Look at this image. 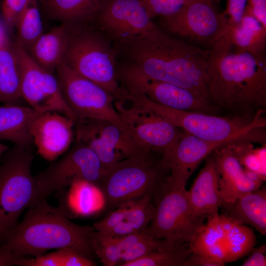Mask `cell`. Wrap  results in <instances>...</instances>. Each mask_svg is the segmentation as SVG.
<instances>
[{
    "label": "cell",
    "mask_w": 266,
    "mask_h": 266,
    "mask_svg": "<svg viewBox=\"0 0 266 266\" xmlns=\"http://www.w3.org/2000/svg\"><path fill=\"white\" fill-rule=\"evenodd\" d=\"M118 43L120 52L127 60L123 66L146 77L188 89L211 102L208 72L210 50L157 27Z\"/></svg>",
    "instance_id": "6da1fadb"
},
{
    "label": "cell",
    "mask_w": 266,
    "mask_h": 266,
    "mask_svg": "<svg viewBox=\"0 0 266 266\" xmlns=\"http://www.w3.org/2000/svg\"><path fill=\"white\" fill-rule=\"evenodd\" d=\"M208 72L210 97L219 107L266 110V56L236 52L221 38L210 49Z\"/></svg>",
    "instance_id": "7a4b0ae2"
},
{
    "label": "cell",
    "mask_w": 266,
    "mask_h": 266,
    "mask_svg": "<svg viewBox=\"0 0 266 266\" xmlns=\"http://www.w3.org/2000/svg\"><path fill=\"white\" fill-rule=\"evenodd\" d=\"M93 226H80L69 219L60 206L42 200L29 208L23 219L11 230L0 251L18 257H33L51 249L71 248L93 261Z\"/></svg>",
    "instance_id": "3957f363"
},
{
    "label": "cell",
    "mask_w": 266,
    "mask_h": 266,
    "mask_svg": "<svg viewBox=\"0 0 266 266\" xmlns=\"http://www.w3.org/2000/svg\"><path fill=\"white\" fill-rule=\"evenodd\" d=\"M127 100L147 108L173 125L199 138L210 142L233 143L250 142L266 144V110L253 115L219 116L200 111L169 108L149 100L142 94H131Z\"/></svg>",
    "instance_id": "277c9868"
},
{
    "label": "cell",
    "mask_w": 266,
    "mask_h": 266,
    "mask_svg": "<svg viewBox=\"0 0 266 266\" xmlns=\"http://www.w3.org/2000/svg\"><path fill=\"white\" fill-rule=\"evenodd\" d=\"M31 148L14 145L0 161V246L26 209L36 204Z\"/></svg>",
    "instance_id": "5b68a950"
},
{
    "label": "cell",
    "mask_w": 266,
    "mask_h": 266,
    "mask_svg": "<svg viewBox=\"0 0 266 266\" xmlns=\"http://www.w3.org/2000/svg\"><path fill=\"white\" fill-rule=\"evenodd\" d=\"M68 25L62 63L99 85L114 98L120 92L115 53L105 39L79 25Z\"/></svg>",
    "instance_id": "8992f818"
},
{
    "label": "cell",
    "mask_w": 266,
    "mask_h": 266,
    "mask_svg": "<svg viewBox=\"0 0 266 266\" xmlns=\"http://www.w3.org/2000/svg\"><path fill=\"white\" fill-rule=\"evenodd\" d=\"M158 154L148 150L124 159L107 170L100 186L106 204L119 205L153 194L161 188L166 181H162L163 173L168 169L163 165L162 159L156 160Z\"/></svg>",
    "instance_id": "52a82bcc"
},
{
    "label": "cell",
    "mask_w": 266,
    "mask_h": 266,
    "mask_svg": "<svg viewBox=\"0 0 266 266\" xmlns=\"http://www.w3.org/2000/svg\"><path fill=\"white\" fill-rule=\"evenodd\" d=\"M162 189L153 218L143 232L172 245L190 244L204 227L207 217L194 212L186 189L175 188L167 180Z\"/></svg>",
    "instance_id": "ba28073f"
},
{
    "label": "cell",
    "mask_w": 266,
    "mask_h": 266,
    "mask_svg": "<svg viewBox=\"0 0 266 266\" xmlns=\"http://www.w3.org/2000/svg\"><path fill=\"white\" fill-rule=\"evenodd\" d=\"M74 141L61 159L34 176L36 203L47 200L52 192L66 188L77 180L87 181L100 186L106 169L91 149Z\"/></svg>",
    "instance_id": "9c48e42d"
},
{
    "label": "cell",
    "mask_w": 266,
    "mask_h": 266,
    "mask_svg": "<svg viewBox=\"0 0 266 266\" xmlns=\"http://www.w3.org/2000/svg\"><path fill=\"white\" fill-rule=\"evenodd\" d=\"M56 71L63 99L76 120L84 118L108 120L131 135L114 107V98L110 94L63 63Z\"/></svg>",
    "instance_id": "30bf717a"
},
{
    "label": "cell",
    "mask_w": 266,
    "mask_h": 266,
    "mask_svg": "<svg viewBox=\"0 0 266 266\" xmlns=\"http://www.w3.org/2000/svg\"><path fill=\"white\" fill-rule=\"evenodd\" d=\"M166 32L190 43L210 50L228 25L210 0H192L175 14L162 17Z\"/></svg>",
    "instance_id": "8fae6325"
},
{
    "label": "cell",
    "mask_w": 266,
    "mask_h": 266,
    "mask_svg": "<svg viewBox=\"0 0 266 266\" xmlns=\"http://www.w3.org/2000/svg\"><path fill=\"white\" fill-rule=\"evenodd\" d=\"M114 105L121 121L140 147L153 151L162 158L170 153L182 130L153 111L124 100L114 99Z\"/></svg>",
    "instance_id": "7c38bea8"
},
{
    "label": "cell",
    "mask_w": 266,
    "mask_h": 266,
    "mask_svg": "<svg viewBox=\"0 0 266 266\" xmlns=\"http://www.w3.org/2000/svg\"><path fill=\"white\" fill-rule=\"evenodd\" d=\"M117 78L122 91L143 95L169 108L214 115H217L220 109L188 89L146 77L122 65L117 66Z\"/></svg>",
    "instance_id": "4fadbf2b"
},
{
    "label": "cell",
    "mask_w": 266,
    "mask_h": 266,
    "mask_svg": "<svg viewBox=\"0 0 266 266\" xmlns=\"http://www.w3.org/2000/svg\"><path fill=\"white\" fill-rule=\"evenodd\" d=\"M74 140L91 149L106 171L119 161L148 150L108 120L78 119L74 122Z\"/></svg>",
    "instance_id": "5bb4252c"
},
{
    "label": "cell",
    "mask_w": 266,
    "mask_h": 266,
    "mask_svg": "<svg viewBox=\"0 0 266 266\" xmlns=\"http://www.w3.org/2000/svg\"><path fill=\"white\" fill-rule=\"evenodd\" d=\"M20 69L22 99L39 113L56 112L75 122L65 101L57 77L40 66L21 46L14 43Z\"/></svg>",
    "instance_id": "9a60e30c"
},
{
    "label": "cell",
    "mask_w": 266,
    "mask_h": 266,
    "mask_svg": "<svg viewBox=\"0 0 266 266\" xmlns=\"http://www.w3.org/2000/svg\"><path fill=\"white\" fill-rule=\"evenodd\" d=\"M96 18L101 30L118 42L157 27L142 0H101Z\"/></svg>",
    "instance_id": "2e32d148"
},
{
    "label": "cell",
    "mask_w": 266,
    "mask_h": 266,
    "mask_svg": "<svg viewBox=\"0 0 266 266\" xmlns=\"http://www.w3.org/2000/svg\"><path fill=\"white\" fill-rule=\"evenodd\" d=\"M229 144L204 140L183 131L172 151L162 158L170 172L167 181L175 188L186 189L188 180L200 164L216 149Z\"/></svg>",
    "instance_id": "e0dca14e"
},
{
    "label": "cell",
    "mask_w": 266,
    "mask_h": 266,
    "mask_svg": "<svg viewBox=\"0 0 266 266\" xmlns=\"http://www.w3.org/2000/svg\"><path fill=\"white\" fill-rule=\"evenodd\" d=\"M74 122L56 112L40 113L31 129L33 144L44 160L55 161L70 148L74 137Z\"/></svg>",
    "instance_id": "ac0fdd59"
},
{
    "label": "cell",
    "mask_w": 266,
    "mask_h": 266,
    "mask_svg": "<svg viewBox=\"0 0 266 266\" xmlns=\"http://www.w3.org/2000/svg\"><path fill=\"white\" fill-rule=\"evenodd\" d=\"M231 144L213 152L219 174L220 195L226 209L243 195L262 186L247 177L233 154Z\"/></svg>",
    "instance_id": "d6986e66"
},
{
    "label": "cell",
    "mask_w": 266,
    "mask_h": 266,
    "mask_svg": "<svg viewBox=\"0 0 266 266\" xmlns=\"http://www.w3.org/2000/svg\"><path fill=\"white\" fill-rule=\"evenodd\" d=\"M205 160L204 166L187 190V195L194 212L207 218L218 214L223 203L220 195L219 174L213 152Z\"/></svg>",
    "instance_id": "ffe728a7"
},
{
    "label": "cell",
    "mask_w": 266,
    "mask_h": 266,
    "mask_svg": "<svg viewBox=\"0 0 266 266\" xmlns=\"http://www.w3.org/2000/svg\"><path fill=\"white\" fill-rule=\"evenodd\" d=\"M65 191H59L60 206L67 216L88 217L100 211L105 206L103 193L98 185L85 180H77Z\"/></svg>",
    "instance_id": "44dd1931"
},
{
    "label": "cell",
    "mask_w": 266,
    "mask_h": 266,
    "mask_svg": "<svg viewBox=\"0 0 266 266\" xmlns=\"http://www.w3.org/2000/svg\"><path fill=\"white\" fill-rule=\"evenodd\" d=\"M40 113L30 106L19 104L0 106V140L32 148L33 121Z\"/></svg>",
    "instance_id": "7402d4cb"
},
{
    "label": "cell",
    "mask_w": 266,
    "mask_h": 266,
    "mask_svg": "<svg viewBox=\"0 0 266 266\" xmlns=\"http://www.w3.org/2000/svg\"><path fill=\"white\" fill-rule=\"evenodd\" d=\"M224 34L229 39L234 51L266 56V27L246 8L240 22L232 28L227 26Z\"/></svg>",
    "instance_id": "603a6c76"
},
{
    "label": "cell",
    "mask_w": 266,
    "mask_h": 266,
    "mask_svg": "<svg viewBox=\"0 0 266 266\" xmlns=\"http://www.w3.org/2000/svg\"><path fill=\"white\" fill-rule=\"evenodd\" d=\"M68 25L62 23L43 33L27 51L40 66L53 73L62 63L66 48Z\"/></svg>",
    "instance_id": "cb8c5ba5"
},
{
    "label": "cell",
    "mask_w": 266,
    "mask_h": 266,
    "mask_svg": "<svg viewBox=\"0 0 266 266\" xmlns=\"http://www.w3.org/2000/svg\"><path fill=\"white\" fill-rule=\"evenodd\" d=\"M226 214L234 222L249 225L263 235L266 234V189L260 188L238 198Z\"/></svg>",
    "instance_id": "d4e9b609"
},
{
    "label": "cell",
    "mask_w": 266,
    "mask_h": 266,
    "mask_svg": "<svg viewBox=\"0 0 266 266\" xmlns=\"http://www.w3.org/2000/svg\"><path fill=\"white\" fill-rule=\"evenodd\" d=\"M22 98L18 58L14 43L6 37L0 42V100L18 104Z\"/></svg>",
    "instance_id": "484cf974"
},
{
    "label": "cell",
    "mask_w": 266,
    "mask_h": 266,
    "mask_svg": "<svg viewBox=\"0 0 266 266\" xmlns=\"http://www.w3.org/2000/svg\"><path fill=\"white\" fill-rule=\"evenodd\" d=\"M207 222L190 244L192 252L205 255L226 264L228 225L219 213L206 218Z\"/></svg>",
    "instance_id": "4316f807"
},
{
    "label": "cell",
    "mask_w": 266,
    "mask_h": 266,
    "mask_svg": "<svg viewBox=\"0 0 266 266\" xmlns=\"http://www.w3.org/2000/svg\"><path fill=\"white\" fill-rule=\"evenodd\" d=\"M101 0H47L46 13L51 20L69 25H80L97 17Z\"/></svg>",
    "instance_id": "83f0119b"
},
{
    "label": "cell",
    "mask_w": 266,
    "mask_h": 266,
    "mask_svg": "<svg viewBox=\"0 0 266 266\" xmlns=\"http://www.w3.org/2000/svg\"><path fill=\"white\" fill-rule=\"evenodd\" d=\"M192 253L190 244L162 248L120 266H183Z\"/></svg>",
    "instance_id": "f1b7e54d"
},
{
    "label": "cell",
    "mask_w": 266,
    "mask_h": 266,
    "mask_svg": "<svg viewBox=\"0 0 266 266\" xmlns=\"http://www.w3.org/2000/svg\"><path fill=\"white\" fill-rule=\"evenodd\" d=\"M37 1L30 0L15 26L17 30L16 43L27 51L43 33L41 17Z\"/></svg>",
    "instance_id": "f546056e"
},
{
    "label": "cell",
    "mask_w": 266,
    "mask_h": 266,
    "mask_svg": "<svg viewBox=\"0 0 266 266\" xmlns=\"http://www.w3.org/2000/svg\"><path fill=\"white\" fill-rule=\"evenodd\" d=\"M226 262L235 261L252 252L256 238L253 231L247 226L233 221L227 230Z\"/></svg>",
    "instance_id": "4dcf8cb0"
},
{
    "label": "cell",
    "mask_w": 266,
    "mask_h": 266,
    "mask_svg": "<svg viewBox=\"0 0 266 266\" xmlns=\"http://www.w3.org/2000/svg\"><path fill=\"white\" fill-rule=\"evenodd\" d=\"M253 143L239 142L231 144L233 154L243 168L266 177V144L255 148Z\"/></svg>",
    "instance_id": "1f68e13d"
},
{
    "label": "cell",
    "mask_w": 266,
    "mask_h": 266,
    "mask_svg": "<svg viewBox=\"0 0 266 266\" xmlns=\"http://www.w3.org/2000/svg\"><path fill=\"white\" fill-rule=\"evenodd\" d=\"M128 207L125 221L136 232H142L150 224L155 211L152 194L145 195L138 199L127 201Z\"/></svg>",
    "instance_id": "d6a6232c"
},
{
    "label": "cell",
    "mask_w": 266,
    "mask_h": 266,
    "mask_svg": "<svg viewBox=\"0 0 266 266\" xmlns=\"http://www.w3.org/2000/svg\"><path fill=\"white\" fill-rule=\"evenodd\" d=\"M92 245L96 256L103 266H114L119 264L122 252L117 237L94 231L92 235Z\"/></svg>",
    "instance_id": "836d02e7"
},
{
    "label": "cell",
    "mask_w": 266,
    "mask_h": 266,
    "mask_svg": "<svg viewBox=\"0 0 266 266\" xmlns=\"http://www.w3.org/2000/svg\"><path fill=\"white\" fill-rule=\"evenodd\" d=\"M141 237L131 247L122 253L119 266L138 259L156 250L172 245L166 240L151 237L143 232Z\"/></svg>",
    "instance_id": "e575fe53"
},
{
    "label": "cell",
    "mask_w": 266,
    "mask_h": 266,
    "mask_svg": "<svg viewBox=\"0 0 266 266\" xmlns=\"http://www.w3.org/2000/svg\"><path fill=\"white\" fill-rule=\"evenodd\" d=\"M151 19L173 15L192 0H142Z\"/></svg>",
    "instance_id": "d590c367"
},
{
    "label": "cell",
    "mask_w": 266,
    "mask_h": 266,
    "mask_svg": "<svg viewBox=\"0 0 266 266\" xmlns=\"http://www.w3.org/2000/svg\"><path fill=\"white\" fill-rule=\"evenodd\" d=\"M30 0H2L1 16L4 24L8 28L15 27Z\"/></svg>",
    "instance_id": "8d00e7d4"
},
{
    "label": "cell",
    "mask_w": 266,
    "mask_h": 266,
    "mask_svg": "<svg viewBox=\"0 0 266 266\" xmlns=\"http://www.w3.org/2000/svg\"><path fill=\"white\" fill-rule=\"evenodd\" d=\"M127 207V202L119 205L117 209L93 224V227L95 231L105 235L107 234L114 227L121 222L125 221Z\"/></svg>",
    "instance_id": "74e56055"
},
{
    "label": "cell",
    "mask_w": 266,
    "mask_h": 266,
    "mask_svg": "<svg viewBox=\"0 0 266 266\" xmlns=\"http://www.w3.org/2000/svg\"><path fill=\"white\" fill-rule=\"evenodd\" d=\"M62 266H94L96 264L74 249L64 247L57 250Z\"/></svg>",
    "instance_id": "f35d334b"
},
{
    "label": "cell",
    "mask_w": 266,
    "mask_h": 266,
    "mask_svg": "<svg viewBox=\"0 0 266 266\" xmlns=\"http://www.w3.org/2000/svg\"><path fill=\"white\" fill-rule=\"evenodd\" d=\"M247 0H227V8L224 12L228 20L227 27L236 26L244 13Z\"/></svg>",
    "instance_id": "ab89813d"
},
{
    "label": "cell",
    "mask_w": 266,
    "mask_h": 266,
    "mask_svg": "<svg viewBox=\"0 0 266 266\" xmlns=\"http://www.w3.org/2000/svg\"><path fill=\"white\" fill-rule=\"evenodd\" d=\"M20 266H62L57 251L33 258L23 257L18 262Z\"/></svg>",
    "instance_id": "60d3db41"
},
{
    "label": "cell",
    "mask_w": 266,
    "mask_h": 266,
    "mask_svg": "<svg viewBox=\"0 0 266 266\" xmlns=\"http://www.w3.org/2000/svg\"><path fill=\"white\" fill-rule=\"evenodd\" d=\"M223 262L205 255L192 252L183 266H223Z\"/></svg>",
    "instance_id": "b9f144b4"
},
{
    "label": "cell",
    "mask_w": 266,
    "mask_h": 266,
    "mask_svg": "<svg viewBox=\"0 0 266 266\" xmlns=\"http://www.w3.org/2000/svg\"><path fill=\"white\" fill-rule=\"evenodd\" d=\"M246 9L266 27V0H247Z\"/></svg>",
    "instance_id": "7bdbcfd3"
},
{
    "label": "cell",
    "mask_w": 266,
    "mask_h": 266,
    "mask_svg": "<svg viewBox=\"0 0 266 266\" xmlns=\"http://www.w3.org/2000/svg\"><path fill=\"white\" fill-rule=\"evenodd\" d=\"M266 245L263 244L253 251L251 255L241 265L242 266H266Z\"/></svg>",
    "instance_id": "ee69618b"
},
{
    "label": "cell",
    "mask_w": 266,
    "mask_h": 266,
    "mask_svg": "<svg viewBox=\"0 0 266 266\" xmlns=\"http://www.w3.org/2000/svg\"><path fill=\"white\" fill-rule=\"evenodd\" d=\"M136 232L126 221H123L114 227L106 235L117 237L123 236Z\"/></svg>",
    "instance_id": "f6af8a7d"
},
{
    "label": "cell",
    "mask_w": 266,
    "mask_h": 266,
    "mask_svg": "<svg viewBox=\"0 0 266 266\" xmlns=\"http://www.w3.org/2000/svg\"><path fill=\"white\" fill-rule=\"evenodd\" d=\"M22 257L0 251V266H17V263Z\"/></svg>",
    "instance_id": "bcb514c9"
},
{
    "label": "cell",
    "mask_w": 266,
    "mask_h": 266,
    "mask_svg": "<svg viewBox=\"0 0 266 266\" xmlns=\"http://www.w3.org/2000/svg\"><path fill=\"white\" fill-rule=\"evenodd\" d=\"M8 147L6 145L0 142V161L1 157L5 152V151L8 149Z\"/></svg>",
    "instance_id": "7dc6e473"
},
{
    "label": "cell",
    "mask_w": 266,
    "mask_h": 266,
    "mask_svg": "<svg viewBox=\"0 0 266 266\" xmlns=\"http://www.w3.org/2000/svg\"><path fill=\"white\" fill-rule=\"evenodd\" d=\"M6 37V35L5 34L0 26V42H1Z\"/></svg>",
    "instance_id": "c3c4849f"
},
{
    "label": "cell",
    "mask_w": 266,
    "mask_h": 266,
    "mask_svg": "<svg viewBox=\"0 0 266 266\" xmlns=\"http://www.w3.org/2000/svg\"><path fill=\"white\" fill-rule=\"evenodd\" d=\"M36 0L41 2H43L44 3L47 0Z\"/></svg>",
    "instance_id": "681fc988"
},
{
    "label": "cell",
    "mask_w": 266,
    "mask_h": 266,
    "mask_svg": "<svg viewBox=\"0 0 266 266\" xmlns=\"http://www.w3.org/2000/svg\"><path fill=\"white\" fill-rule=\"evenodd\" d=\"M211 1H219L220 0H210Z\"/></svg>",
    "instance_id": "f907efd6"
}]
</instances>
